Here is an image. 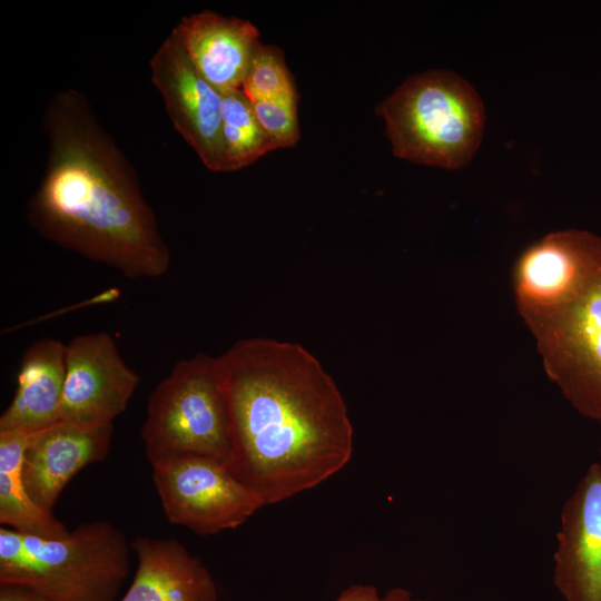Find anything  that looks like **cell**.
Segmentation results:
<instances>
[{
  "label": "cell",
  "mask_w": 601,
  "mask_h": 601,
  "mask_svg": "<svg viewBox=\"0 0 601 601\" xmlns=\"http://www.w3.org/2000/svg\"><path fill=\"white\" fill-rule=\"evenodd\" d=\"M230 418L228 471L269 505L309 490L351 460L345 401L302 345L240 339L216 357Z\"/></svg>",
  "instance_id": "obj_1"
},
{
  "label": "cell",
  "mask_w": 601,
  "mask_h": 601,
  "mask_svg": "<svg viewBox=\"0 0 601 601\" xmlns=\"http://www.w3.org/2000/svg\"><path fill=\"white\" fill-rule=\"evenodd\" d=\"M45 175L28 206L43 238L105 264L128 278H157L170 252L136 173L75 89L47 104Z\"/></svg>",
  "instance_id": "obj_2"
},
{
  "label": "cell",
  "mask_w": 601,
  "mask_h": 601,
  "mask_svg": "<svg viewBox=\"0 0 601 601\" xmlns=\"http://www.w3.org/2000/svg\"><path fill=\"white\" fill-rule=\"evenodd\" d=\"M131 550L122 531L105 520L60 539L1 526L0 584L28 587L46 601H119Z\"/></svg>",
  "instance_id": "obj_3"
},
{
  "label": "cell",
  "mask_w": 601,
  "mask_h": 601,
  "mask_svg": "<svg viewBox=\"0 0 601 601\" xmlns=\"http://www.w3.org/2000/svg\"><path fill=\"white\" fill-rule=\"evenodd\" d=\"M376 112L396 157L449 170L472 160L485 126L479 92L444 69L408 77L377 105Z\"/></svg>",
  "instance_id": "obj_4"
},
{
  "label": "cell",
  "mask_w": 601,
  "mask_h": 601,
  "mask_svg": "<svg viewBox=\"0 0 601 601\" xmlns=\"http://www.w3.org/2000/svg\"><path fill=\"white\" fill-rule=\"evenodd\" d=\"M151 466L188 456L227 463L230 418L216 357L179 359L152 390L140 430Z\"/></svg>",
  "instance_id": "obj_5"
},
{
  "label": "cell",
  "mask_w": 601,
  "mask_h": 601,
  "mask_svg": "<svg viewBox=\"0 0 601 601\" xmlns=\"http://www.w3.org/2000/svg\"><path fill=\"white\" fill-rule=\"evenodd\" d=\"M601 260V236L583 229L552 231L518 256L512 270L516 309L535 338L581 295Z\"/></svg>",
  "instance_id": "obj_6"
},
{
  "label": "cell",
  "mask_w": 601,
  "mask_h": 601,
  "mask_svg": "<svg viewBox=\"0 0 601 601\" xmlns=\"http://www.w3.org/2000/svg\"><path fill=\"white\" fill-rule=\"evenodd\" d=\"M151 476L167 520L198 535L236 529L265 506L226 464L209 457L159 463Z\"/></svg>",
  "instance_id": "obj_7"
},
{
  "label": "cell",
  "mask_w": 601,
  "mask_h": 601,
  "mask_svg": "<svg viewBox=\"0 0 601 601\" xmlns=\"http://www.w3.org/2000/svg\"><path fill=\"white\" fill-rule=\"evenodd\" d=\"M535 342L563 396L582 416L601 422V260L577 300Z\"/></svg>",
  "instance_id": "obj_8"
},
{
  "label": "cell",
  "mask_w": 601,
  "mask_h": 601,
  "mask_svg": "<svg viewBox=\"0 0 601 601\" xmlns=\"http://www.w3.org/2000/svg\"><path fill=\"white\" fill-rule=\"evenodd\" d=\"M139 382L110 334L79 335L67 344L60 421L82 426L112 424L126 411Z\"/></svg>",
  "instance_id": "obj_9"
},
{
  "label": "cell",
  "mask_w": 601,
  "mask_h": 601,
  "mask_svg": "<svg viewBox=\"0 0 601 601\" xmlns=\"http://www.w3.org/2000/svg\"><path fill=\"white\" fill-rule=\"evenodd\" d=\"M151 80L181 137L211 171H226L221 142V92L194 67L171 33L150 60Z\"/></svg>",
  "instance_id": "obj_10"
},
{
  "label": "cell",
  "mask_w": 601,
  "mask_h": 601,
  "mask_svg": "<svg viewBox=\"0 0 601 601\" xmlns=\"http://www.w3.org/2000/svg\"><path fill=\"white\" fill-rule=\"evenodd\" d=\"M553 582L565 601H601V466L587 470L561 511Z\"/></svg>",
  "instance_id": "obj_11"
},
{
  "label": "cell",
  "mask_w": 601,
  "mask_h": 601,
  "mask_svg": "<svg viewBox=\"0 0 601 601\" xmlns=\"http://www.w3.org/2000/svg\"><path fill=\"white\" fill-rule=\"evenodd\" d=\"M114 425L82 426L59 421L33 434L22 476L32 500L51 511L69 481L109 453Z\"/></svg>",
  "instance_id": "obj_12"
},
{
  "label": "cell",
  "mask_w": 601,
  "mask_h": 601,
  "mask_svg": "<svg viewBox=\"0 0 601 601\" xmlns=\"http://www.w3.org/2000/svg\"><path fill=\"white\" fill-rule=\"evenodd\" d=\"M196 70L221 93L242 89L259 31L248 20L200 11L183 17L171 31Z\"/></svg>",
  "instance_id": "obj_13"
},
{
  "label": "cell",
  "mask_w": 601,
  "mask_h": 601,
  "mask_svg": "<svg viewBox=\"0 0 601 601\" xmlns=\"http://www.w3.org/2000/svg\"><path fill=\"white\" fill-rule=\"evenodd\" d=\"M131 549L137 568L119 601H218L211 574L178 540L140 536Z\"/></svg>",
  "instance_id": "obj_14"
},
{
  "label": "cell",
  "mask_w": 601,
  "mask_h": 601,
  "mask_svg": "<svg viewBox=\"0 0 601 601\" xmlns=\"http://www.w3.org/2000/svg\"><path fill=\"white\" fill-rule=\"evenodd\" d=\"M67 344L41 338L23 353L14 395L0 416V431L37 433L58 423L65 380Z\"/></svg>",
  "instance_id": "obj_15"
},
{
  "label": "cell",
  "mask_w": 601,
  "mask_h": 601,
  "mask_svg": "<svg viewBox=\"0 0 601 601\" xmlns=\"http://www.w3.org/2000/svg\"><path fill=\"white\" fill-rule=\"evenodd\" d=\"M33 434L0 431V524L21 534L65 538L70 531L51 511L32 500L23 482L24 455Z\"/></svg>",
  "instance_id": "obj_16"
},
{
  "label": "cell",
  "mask_w": 601,
  "mask_h": 601,
  "mask_svg": "<svg viewBox=\"0 0 601 601\" xmlns=\"http://www.w3.org/2000/svg\"><path fill=\"white\" fill-rule=\"evenodd\" d=\"M221 142L226 171L247 167L277 149L242 89L221 93Z\"/></svg>",
  "instance_id": "obj_17"
},
{
  "label": "cell",
  "mask_w": 601,
  "mask_h": 601,
  "mask_svg": "<svg viewBox=\"0 0 601 601\" xmlns=\"http://www.w3.org/2000/svg\"><path fill=\"white\" fill-rule=\"evenodd\" d=\"M242 90L252 101L298 99L282 50L262 42L253 56Z\"/></svg>",
  "instance_id": "obj_18"
},
{
  "label": "cell",
  "mask_w": 601,
  "mask_h": 601,
  "mask_svg": "<svg viewBox=\"0 0 601 601\" xmlns=\"http://www.w3.org/2000/svg\"><path fill=\"white\" fill-rule=\"evenodd\" d=\"M297 102L298 99L252 101L259 124L276 148L292 147L299 139Z\"/></svg>",
  "instance_id": "obj_19"
},
{
  "label": "cell",
  "mask_w": 601,
  "mask_h": 601,
  "mask_svg": "<svg viewBox=\"0 0 601 601\" xmlns=\"http://www.w3.org/2000/svg\"><path fill=\"white\" fill-rule=\"evenodd\" d=\"M0 601H46L36 590L20 584H0Z\"/></svg>",
  "instance_id": "obj_20"
},
{
  "label": "cell",
  "mask_w": 601,
  "mask_h": 601,
  "mask_svg": "<svg viewBox=\"0 0 601 601\" xmlns=\"http://www.w3.org/2000/svg\"><path fill=\"white\" fill-rule=\"evenodd\" d=\"M335 601H382L374 585L354 584L344 590Z\"/></svg>",
  "instance_id": "obj_21"
},
{
  "label": "cell",
  "mask_w": 601,
  "mask_h": 601,
  "mask_svg": "<svg viewBox=\"0 0 601 601\" xmlns=\"http://www.w3.org/2000/svg\"><path fill=\"white\" fill-rule=\"evenodd\" d=\"M382 601H427V600L414 598L408 590L396 587L388 590L382 597Z\"/></svg>",
  "instance_id": "obj_22"
},
{
  "label": "cell",
  "mask_w": 601,
  "mask_h": 601,
  "mask_svg": "<svg viewBox=\"0 0 601 601\" xmlns=\"http://www.w3.org/2000/svg\"><path fill=\"white\" fill-rule=\"evenodd\" d=\"M598 463H599L600 466H601V450H600V461H599Z\"/></svg>",
  "instance_id": "obj_23"
}]
</instances>
